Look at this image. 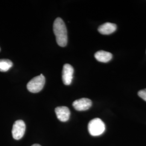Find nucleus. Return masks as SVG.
Listing matches in <instances>:
<instances>
[{"label":"nucleus","instance_id":"1","mask_svg":"<svg viewBox=\"0 0 146 146\" xmlns=\"http://www.w3.org/2000/svg\"><path fill=\"white\" fill-rule=\"evenodd\" d=\"M53 31L58 46L64 47L67 44V30L62 19L58 17L54 22Z\"/></svg>","mask_w":146,"mask_h":146},{"label":"nucleus","instance_id":"6","mask_svg":"<svg viewBox=\"0 0 146 146\" xmlns=\"http://www.w3.org/2000/svg\"><path fill=\"white\" fill-rule=\"evenodd\" d=\"M92 106V101L87 98H81L75 100L73 103V107L78 111H85Z\"/></svg>","mask_w":146,"mask_h":146},{"label":"nucleus","instance_id":"8","mask_svg":"<svg viewBox=\"0 0 146 146\" xmlns=\"http://www.w3.org/2000/svg\"><path fill=\"white\" fill-rule=\"evenodd\" d=\"M116 25L114 23L107 22L99 27L98 31L102 35H110L116 31Z\"/></svg>","mask_w":146,"mask_h":146},{"label":"nucleus","instance_id":"12","mask_svg":"<svg viewBox=\"0 0 146 146\" xmlns=\"http://www.w3.org/2000/svg\"><path fill=\"white\" fill-rule=\"evenodd\" d=\"M31 146H40V145H38V144H34V145H32Z\"/></svg>","mask_w":146,"mask_h":146},{"label":"nucleus","instance_id":"4","mask_svg":"<svg viewBox=\"0 0 146 146\" xmlns=\"http://www.w3.org/2000/svg\"><path fill=\"white\" fill-rule=\"evenodd\" d=\"M26 131V125L23 121L17 120L14 123L12 129V135L14 139L19 140L23 136Z\"/></svg>","mask_w":146,"mask_h":146},{"label":"nucleus","instance_id":"9","mask_svg":"<svg viewBox=\"0 0 146 146\" xmlns=\"http://www.w3.org/2000/svg\"><path fill=\"white\" fill-rule=\"evenodd\" d=\"M95 58L100 62L107 63L112 59V54L104 50H100L95 54Z\"/></svg>","mask_w":146,"mask_h":146},{"label":"nucleus","instance_id":"7","mask_svg":"<svg viewBox=\"0 0 146 146\" xmlns=\"http://www.w3.org/2000/svg\"><path fill=\"white\" fill-rule=\"evenodd\" d=\"M55 113L58 119L62 122L67 121L70 117V111L66 106L58 107L55 108Z\"/></svg>","mask_w":146,"mask_h":146},{"label":"nucleus","instance_id":"3","mask_svg":"<svg viewBox=\"0 0 146 146\" xmlns=\"http://www.w3.org/2000/svg\"><path fill=\"white\" fill-rule=\"evenodd\" d=\"M46 82L45 78L43 74L37 76L28 83L27 87L28 90L33 93H36L42 90Z\"/></svg>","mask_w":146,"mask_h":146},{"label":"nucleus","instance_id":"11","mask_svg":"<svg viewBox=\"0 0 146 146\" xmlns=\"http://www.w3.org/2000/svg\"><path fill=\"white\" fill-rule=\"evenodd\" d=\"M138 95L141 98V99L146 101V89L140 90L138 92Z\"/></svg>","mask_w":146,"mask_h":146},{"label":"nucleus","instance_id":"10","mask_svg":"<svg viewBox=\"0 0 146 146\" xmlns=\"http://www.w3.org/2000/svg\"><path fill=\"white\" fill-rule=\"evenodd\" d=\"M13 62L8 59L0 60V72H5L8 71L13 66Z\"/></svg>","mask_w":146,"mask_h":146},{"label":"nucleus","instance_id":"5","mask_svg":"<svg viewBox=\"0 0 146 146\" xmlns=\"http://www.w3.org/2000/svg\"><path fill=\"white\" fill-rule=\"evenodd\" d=\"M74 68L69 64H65L62 70V81L65 85H70L72 82Z\"/></svg>","mask_w":146,"mask_h":146},{"label":"nucleus","instance_id":"2","mask_svg":"<svg viewBox=\"0 0 146 146\" xmlns=\"http://www.w3.org/2000/svg\"><path fill=\"white\" fill-rule=\"evenodd\" d=\"M89 134L93 136L101 135L104 133L106 127L104 122L99 118H95L91 120L88 123Z\"/></svg>","mask_w":146,"mask_h":146}]
</instances>
